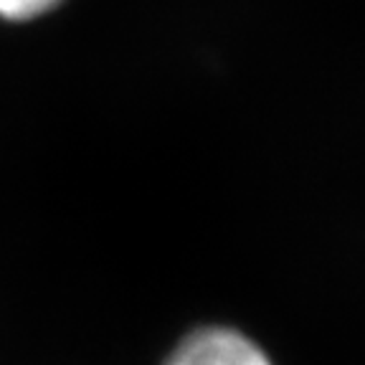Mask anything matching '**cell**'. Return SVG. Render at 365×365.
<instances>
[{
    "instance_id": "1",
    "label": "cell",
    "mask_w": 365,
    "mask_h": 365,
    "mask_svg": "<svg viewBox=\"0 0 365 365\" xmlns=\"http://www.w3.org/2000/svg\"><path fill=\"white\" fill-rule=\"evenodd\" d=\"M163 365H274V360L257 337L213 322L180 337Z\"/></svg>"
},
{
    "instance_id": "2",
    "label": "cell",
    "mask_w": 365,
    "mask_h": 365,
    "mask_svg": "<svg viewBox=\"0 0 365 365\" xmlns=\"http://www.w3.org/2000/svg\"><path fill=\"white\" fill-rule=\"evenodd\" d=\"M56 3L58 0H0V16L8 21H29L53 8Z\"/></svg>"
}]
</instances>
